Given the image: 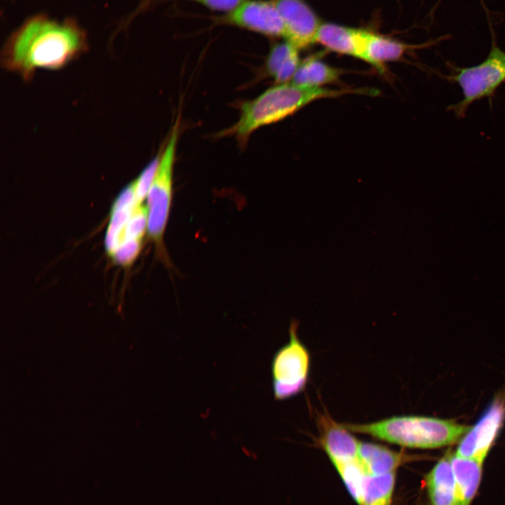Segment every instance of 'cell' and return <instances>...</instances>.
I'll list each match as a JSON object with an SVG mask.
<instances>
[{
    "instance_id": "15",
    "label": "cell",
    "mask_w": 505,
    "mask_h": 505,
    "mask_svg": "<svg viewBox=\"0 0 505 505\" xmlns=\"http://www.w3.org/2000/svg\"><path fill=\"white\" fill-rule=\"evenodd\" d=\"M451 464L460 504L470 505L480 483L483 462L452 454Z\"/></svg>"
},
{
    "instance_id": "17",
    "label": "cell",
    "mask_w": 505,
    "mask_h": 505,
    "mask_svg": "<svg viewBox=\"0 0 505 505\" xmlns=\"http://www.w3.org/2000/svg\"><path fill=\"white\" fill-rule=\"evenodd\" d=\"M358 455L367 474H383L396 471L405 457L403 453L393 451L382 445L361 441Z\"/></svg>"
},
{
    "instance_id": "22",
    "label": "cell",
    "mask_w": 505,
    "mask_h": 505,
    "mask_svg": "<svg viewBox=\"0 0 505 505\" xmlns=\"http://www.w3.org/2000/svg\"><path fill=\"white\" fill-rule=\"evenodd\" d=\"M202 4L208 8L229 13L237 7L243 0H191Z\"/></svg>"
},
{
    "instance_id": "13",
    "label": "cell",
    "mask_w": 505,
    "mask_h": 505,
    "mask_svg": "<svg viewBox=\"0 0 505 505\" xmlns=\"http://www.w3.org/2000/svg\"><path fill=\"white\" fill-rule=\"evenodd\" d=\"M361 29L335 23H322L317 32L316 43L327 50L360 59Z\"/></svg>"
},
{
    "instance_id": "1",
    "label": "cell",
    "mask_w": 505,
    "mask_h": 505,
    "mask_svg": "<svg viewBox=\"0 0 505 505\" xmlns=\"http://www.w3.org/2000/svg\"><path fill=\"white\" fill-rule=\"evenodd\" d=\"M86 46L85 34L74 23H60L37 16L8 39L2 50L1 65L29 81L37 69H61Z\"/></svg>"
},
{
    "instance_id": "9",
    "label": "cell",
    "mask_w": 505,
    "mask_h": 505,
    "mask_svg": "<svg viewBox=\"0 0 505 505\" xmlns=\"http://www.w3.org/2000/svg\"><path fill=\"white\" fill-rule=\"evenodd\" d=\"M285 26V41L299 50L316 43L322 24L304 0H273Z\"/></svg>"
},
{
    "instance_id": "3",
    "label": "cell",
    "mask_w": 505,
    "mask_h": 505,
    "mask_svg": "<svg viewBox=\"0 0 505 505\" xmlns=\"http://www.w3.org/2000/svg\"><path fill=\"white\" fill-rule=\"evenodd\" d=\"M342 424L353 433L419 449L436 448L454 443L461 440L471 428L453 420L417 415L393 416L370 423Z\"/></svg>"
},
{
    "instance_id": "19",
    "label": "cell",
    "mask_w": 505,
    "mask_h": 505,
    "mask_svg": "<svg viewBox=\"0 0 505 505\" xmlns=\"http://www.w3.org/2000/svg\"><path fill=\"white\" fill-rule=\"evenodd\" d=\"M396 472L366 474L363 484L362 505H391Z\"/></svg>"
},
{
    "instance_id": "6",
    "label": "cell",
    "mask_w": 505,
    "mask_h": 505,
    "mask_svg": "<svg viewBox=\"0 0 505 505\" xmlns=\"http://www.w3.org/2000/svg\"><path fill=\"white\" fill-rule=\"evenodd\" d=\"M297 329L298 321L292 320L288 328V342L272 358V391L277 400L288 399L301 393L308 382L310 355L298 337Z\"/></svg>"
},
{
    "instance_id": "10",
    "label": "cell",
    "mask_w": 505,
    "mask_h": 505,
    "mask_svg": "<svg viewBox=\"0 0 505 505\" xmlns=\"http://www.w3.org/2000/svg\"><path fill=\"white\" fill-rule=\"evenodd\" d=\"M319 443L334 466L358 457L359 443L351 432L328 414L317 419Z\"/></svg>"
},
{
    "instance_id": "14",
    "label": "cell",
    "mask_w": 505,
    "mask_h": 505,
    "mask_svg": "<svg viewBox=\"0 0 505 505\" xmlns=\"http://www.w3.org/2000/svg\"><path fill=\"white\" fill-rule=\"evenodd\" d=\"M136 204L133 181L124 188L112 205L105 238L106 249L111 256L121 243L125 227Z\"/></svg>"
},
{
    "instance_id": "5",
    "label": "cell",
    "mask_w": 505,
    "mask_h": 505,
    "mask_svg": "<svg viewBox=\"0 0 505 505\" xmlns=\"http://www.w3.org/2000/svg\"><path fill=\"white\" fill-rule=\"evenodd\" d=\"M449 65L451 74L442 77L457 83L463 95L461 101L447 107L457 118L464 117L475 101L493 97L497 88L505 82V52L494 42L487 58L480 63L467 67Z\"/></svg>"
},
{
    "instance_id": "21",
    "label": "cell",
    "mask_w": 505,
    "mask_h": 505,
    "mask_svg": "<svg viewBox=\"0 0 505 505\" xmlns=\"http://www.w3.org/2000/svg\"><path fill=\"white\" fill-rule=\"evenodd\" d=\"M141 247L142 241H124L116 249L112 258L123 266L130 264L138 256Z\"/></svg>"
},
{
    "instance_id": "16",
    "label": "cell",
    "mask_w": 505,
    "mask_h": 505,
    "mask_svg": "<svg viewBox=\"0 0 505 505\" xmlns=\"http://www.w3.org/2000/svg\"><path fill=\"white\" fill-rule=\"evenodd\" d=\"M299 50L285 40L271 46L266 59L265 69L276 83L292 81L301 62Z\"/></svg>"
},
{
    "instance_id": "8",
    "label": "cell",
    "mask_w": 505,
    "mask_h": 505,
    "mask_svg": "<svg viewBox=\"0 0 505 505\" xmlns=\"http://www.w3.org/2000/svg\"><path fill=\"white\" fill-rule=\"evenodd\" d=\"M220 22L269 37L285 36L284 23L273 0H243Z\"/></svg>"
},
{
    "instance_id": "12",
    "label": "cell",
    "mask_w": 505,
    "mask_h": 505,
    "mask_svg": "<svg viewBox=\"0 0 505 505\" xmlns=\"http://www.w3.org/2000/svg\"><path fill=\"white\" fill-rule=\"evenodd\" d=\"M410 46L363 29L361 60L383 72L384 63L400 60Z\"/></svg>"
},
{
    "instance_id": "2",
    "label": "cell",
    "mask_w": 505,
    "mask_h": 505,
    "mask_svg": "<svg viewBox=\"0 0 505 505\" xmlns=\"http://www.w3.org/2000/svg\"><path fill=\"white\" fill-rule=\"evenodd\" d=\"M365 88L329 89L297 85L292 82L276 83L252 100L240 106V116L221 136H234L241 146L250 135L262 126L278 122L307 105L322 98L337 97L349 93L372 94Z\"/></svg>"
},
{
    "instance_id": "11",
    "label": "cell",
    "mask_w": 505,
    "mask_h": 505,
    "mask_svg": "<svg viewBox=\"0 0 505 505\" xmlns=\"http://www.w3.org/2000/svg\"><path fill=\"white\" fill-rule=\"evenodd\" d=\"M451 454L448 451L426 476L425 485L431 505H461Z\"/></svg>"
},
{
    "instance_id": "4",
    "label": "cell",
    "mask_w": 505,
    "mask_h": 505,
    "mask_svg": "<svg viewBox=\"0 0 505 505\" xmlns=\"http://www.w3.org/2000/svg\"><path fill=\"white\" fill-rule=\"evenodd\" d=\"M180 118L177 117L160 156L145 201L148 210L147 233L155 243L159 257L166 263L168 262V259L163 245V236L173 198V170L180 132Z\"/></svg>"
},
{
    "instance_id": "20",
    "label": "cell",
    "mask_w": 505,
    "mask_h": 505,
    "mask_svg": "<svg viewBox=\"0 0 505 505\" xmlns=\"http://www.w3.org/2000/svg\"><path fill=\"white\" fill-rule=\"evenodd\" d=\"M147 228L148 210L146 203L136 204L125 227L121 243L127 241H142L147 232Z\"/></svg>"
},
{
    "instance_id": "18",
    "label": "cell",
    "mask_w": 505,
    "mask_h": 505,
    "mask_svg": "<svg viewBox=\"0 0 505 505\" xmlns=\"http://www.w3.org/2000/svg\"><path fill=\"white\" fill-rule=\"evenodd\" d=\"M343 70L333 67L314 55L300 62L291 82L303 86L322 87L339 81Z\"/></svg>"
},
{
    "instance_id": "7",
    "label": "cell",
    "mask_w": 505,
    "mask_h": 505,
    "mask_svg": "<svg viewBox=\"0 0 505 505\" xmlns=\"http://www.w3.org/2000/svg\"><path fill=\"white\" fill-rule=\"evenodd\" d=\"M505 419V398L493 400L475 425L461 438L455 454L484 462Z\"/></svg>"
}]
</instances>
